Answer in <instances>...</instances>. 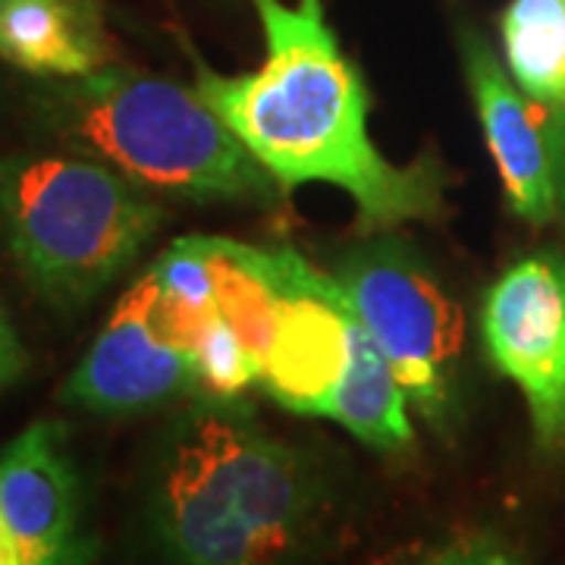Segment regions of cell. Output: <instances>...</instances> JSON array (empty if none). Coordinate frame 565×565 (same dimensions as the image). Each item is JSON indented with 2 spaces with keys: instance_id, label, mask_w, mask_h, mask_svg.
Wrapping results in <instances>:
<instances>
[{
  "instance_id": "cell-1",
  "label": "cell",
  "mask_w": 565,
  "mask_h": 565,
  "mask_svg": "<svg viewBox=\"0 0 565 565\" xmlns=\"http://www.w3.org/2000/svg\"><path fill=\"white\" fill-rule=\"evenodd\" d=\"M252 3L267 41L264 66L223 76L192 57L204 102L282 189L330 182L349 192L362 230L384 233L408 221H440L449 170L430 151L396 167L374 148L364 82L323 22L321 0Z\"/></svg>"
},
{
  "instance_id": "cell-2",
  "label": "cell",
  "mask_w": 565,
  "mask_h": 565,
  "mask_svg": "<svg viewBox=\"0 0 565 565\" xmlns=\"http://www.w3.org/2000/svg\"><path fill=\"white\" fill-rule=\"evenodd\" d=\"M333 503L321 459L239 399L202 396L161 446L154 525L173 565H305Z\"/></svg>"
},
{
  "instance_id": "cell-3",
  "label": "cell",
  "mask_w": 565,
  "mask_h": 565,
  "mask_svg": "<svg viewBox=\"0 0 565 565\" xmlns=\"http://www.w3.org/2000/svg\"><path fill=\"white\" fill-rule=\"evenodd\" d=\"M63 139L145 189L192 202L277 204L286 192L199 88L102 66L54 98Z\"/></svg>"
},
{
  "instance_id": "cell-4",
  "label": "cell",
  "mask_w": 565,
  "mask_h": 565,
  "mask_svg": "<svg viewBox=\"0 0 565 565\" xmlns=\"http://www.w3.org/2000/svg\"><path fill=\"white\" fill-rule=\"evenodd\" d=\"M163 211L117 167L73 154L0 163V226L47 299L85 305L161 230Z\"/></svg>"
},
{
  "instance_id": "cell-5",
  "label": "cell",
  "mask_w": 565,
  "mask_h": 565,
  "mask_svg": "<svg viewBox=\"0 0 565 565\" xmlns=\"http://www.w3.org/2000/svg\"><path fill=\"white\" fill-rule=\"evenodd\" d=\"M337 280L384 352L405 399L434 427H446L452 415V367L462 352L459 305L399 236H374L349 252Z\"/></svg>"
},
{
  "instance_id": "cell-6",
  "label": "cell",
  "mask_w": 565,
  "mask_h": 565,
  "mask_svg": "<svg viewBox=\"0 0 565 565\" xmlns=\"http://www.w3.org/2000/svg\"><path fill=\"white\" fill-rule=\"evenodd\" d=\"M484 343L493 364L522 390L534 440L565 452V258L512 264L484 299Z\"/></svg>"
},
{
  "instance_id": "cell-7",
  "label": "cell",
  "mask_w": 565,
  "mask_h": 565,
  "mask_svg": "<svg viewBox=\"0 0 565 565\" xmlns=\"http://www.w3.org/2000/svg\"><path fill=\"white\" fill-rule=\"evenodd\" d=\"M270 264L280 302L262 386L282 408L323 418L349 364L355 305L292 248H270Z\"/></svg>"
},
{
  "instance_id": "cell-8",
  "label": "cell",
  "mask_w": 565,
  "mask_h": 565,
  "mask_svg": "<svg viewBox=\"0 0 565 565\" xmlns=\"http://www.w3.org/2000/svg\"><path fill=\"white\" fill-rule=\"evenodd\" d=\"M158 277L148 270L122 296L102 337L63 384V403L95 415H136L195 390L189 355L154 323Z\"/></svg>"
},
{
  "instance_id": "cell-9",
  "label": "cell",
  "mask_w": 565,
  "mask_h": 565,
  "mask_svg": "<svg viewBox=\"0 0 565 565\" xmlns=\"http://www.w3.org/2000/svg\"><path fill=\"white\" fill-rule=\"evenodd\" d=\"M0 515L22 565H92L63 424H29L0 452Z\"/></svg>"
},
{
  "instance_id": "cell-10",
  "label": "cell",
  "mask_w": 565,
  "mask_h": 565,
  "mask_svg": "<svg viewBox=\"0 0 565 565\" xmlns=\"http://www.w3.org/2000/svg\"><path fill=\"white\" fill-rule=\"evenodd\" d=\"M462 63L509 207L527 223H550L556 217V189L544 122L534 120L481 35L462 32Z\"/></svg>"
},
{
  "instance_id": "cell-11",
  "label": "cell",
  "mask_w": 565,
  "mask_h": 565,
  "mask_svg": "<svg viewBox=\"0 0 565 565\" xmlns=\"http://www.w3.org/2000/svg\"><path fill=\"white\" fill-rule=\"evenodd\" d=\"M0 57L39 76L79 79L107 66L104 22L88 20L66 0H7Z\"/></svg>"
},
{
  "instance_id": "cell-12",
  "label": "cell",
  "mask_w": 565,
  "mask_h": 565,
  "mask_svg": "<svg viewBox=\"0 0 565 565\" xmlns=\"http://www.w3.org/2000/svg\"><path fill=\"white\" fill-rule=\"evenodd\" d=\"M377 452H405L415 444V430L405 412V390L396 381L384 352L371 340L364 323L352 321L349 364L327 415Z\"/></svg>"
},
{
  "instance_id": "cell-13",
  "label": "cell",
  "mask_w": 565,
  "mask_h": 565,
  "mask_svg": "<svg viewBox=\"0 0 565 565\" xmlns=\"http://www.w3.org/2000/svg\"><path fill=\"white\" fill-rule=\"evenodd\" d=\"M204 252L211 262L214 302L221 308L223 321L239 333L245 349L264 367L274 343L277 302H280L270 248H252L233 239L204 236Z\"/></svg>"
},
{
  "instance_id": "cell-14",
  "label": "cell",
  "mask_w": 565,
  "mask_h": 565,
  "mask_svg": "<svg viewBox=\"0 0 565 565\" xmlns=\"http://www.w3.org/2000/svg\"><path fill=\"white\" fill-rule=\"evenodd\" d=\"M505 61L531 102L565 104V0H512L500 17Z\"/></svg>"
},
{
  "instance_id": "cell-15",
  "label": "cell",
  "mask_w": 565,
  "mask_h": 565,
  "mask_svg": "<svg viewBox=\"0 0 565 565\" xmlns=\"http://www.w3.org/2000/svg\"><path fill=\"white\" fill-rule=\"evenodd\" d=\"M195 393L207 399H236L245 386L262 384V362L245 349L239 333L223 321V315L207 327L189 355Z\"/></svg>"
},
{
  "instance_id": "cell-16",
  "label": "cell",
  "mask_w": 565,
  "mask_h": 565,
  "mask_svg": "<svg viewBox=\"0 0 565 565\" xmlns=\"http://www.w3.org/2000/svg\"><path fill=\"white\" fill-rule=\"evenodd\" d=\"M408 565H527L515 546L493 531H465L430 546Z\"/></svg>"
},
{
  "instance_id": "cell-17",
  "label": "cell",
  "mask_w": 565,
  "mask_h": 565,
  "mask_svg": "<svg viewBox=\"0 0 565 565\" xmlns=\"http://www.w3.org/2000/svg\"><path fill=\"white\" fill-rule=\"evenodd\" d=\"M544 139L553 167V189H556V217L565 223V104L546 107Z\"/></svg>"
},
{
  "instance_id": "cell-18",
  "label": "cell",
  "mask_w": 565,
  "mask_h": 565,
  "mask_svg": "<svg viewBox=\"0 0 565 565\" xmlns=\"http://www.w3.org/2000/svg\"><path fill=\"white\" fill-rule=\"evenodd\" d=\"M25 367V349L7 318V308L0 305V386L13 384Z\"/></svg>"
},
{
  "instance_id": "cell-19",
  "label": "cell",
  "mask_w": 565,
  "mask_h": 565,
  "mask_svg": "<svg viewBox=\"0 0 565 565\" xmlns=\"http://www.w3.org/2000/svg\"><path fill=\"white\" fill-rule=\"evenodd\" d=\"M66 3H73V7H76V10H82L88 20L104 22L102 20V0H66Z\"/></svg>"
},
{
  "instance_id": "cell-20",
  "label": "cell",
  "mask_w": 565,
  "mask_h": 565,
  "mask_svg": "<svg viewBox=\"0 0 565 565\" xmlns=\"http://www.w3.org/2000/svg\"><path fill=\"white\" fill-rule=\"evenodd\" d=\"M0 565H22L20 553H17V546H13L10 537H7V541H0Z\"/></svg>"
},
{
  "instance_id": "cell-21",
  "label": "cell",
  "mask_w": 565,
  "mask_h": 565,
  "mask_svg": "<svg viewBox=\"0 0 565 565\" xmlns=\"http://www.w3.org/2000/svg\"><path fill=\"white\" fill-rule=\"evenodd\" d=\"M10 534H7V525H3V515H0V541H7Z\"/></svg>"
},
{
  "instance_id": "cell-22",
  "label": "cell",
  "mask_w": 565,
  "mask_h": 565,
  "mask_svg": "<svg viewBox=\"0 0 565 565\" xmlns=\"http://www.w3.org/2000/svg\"><path fill=\"white\" fill-rule=\"evenodd\" d=\"M3 3H7V0H0V10H3Z\"/></svg>"
}]
</instances>
